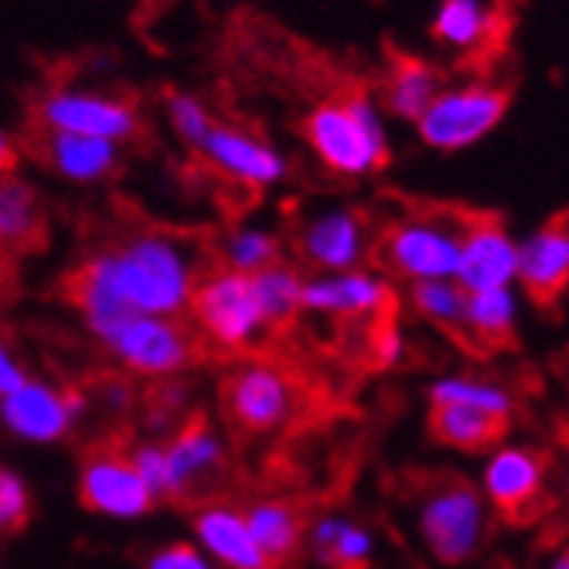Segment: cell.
I'll return each instance as SVG.
<instances>
[{"label":"cell","mask_w":569,"mask_h":569,"mask_svg":"<svg viewBox=\"0 0 569 569\" xmlns=\"http://www.w3.org/2000/svg\"><path fill=\"white\" fill-rule=\"evenodd\" d=\"M198 280L201 256L184 236L143 229L120 246L89 252L69 273L66 297L99 338L127 315L181 318Z\"/></svg>","instance_id":"obj_1"},{"label":"cell","mask_w":569,"mask_h":569,"mask_svg":"<svg viewBox=\"0 0 569 569\" xmlns=\"http://www.w3.org/2000/svg\"><path fill=\"white\" fill-rule=\"evenodd\" d=\"M41 158L51 171L72 184H96L107 181L120 168V143L82 137V133L44 130Z\"/></svg>","instance_id":"obj_21"},{"label":"cell","mask_w":569,"mask_h":569,"mask_svg":"<svg viewBox=\"0 0 569 569\" xmlns=\"http://www.w3.org/2000/svg\"><path fill=\"white\" fill-rule=\"evenodd\" d=\"M143 569H212V566H209V559H204L194 546L174 542V546H164V549L153 552Z\"/></svg>","instance_id":"obj_34"},{"label":"cell","mask_w":569,"mask_h":569,"mask_svg":"<svg viewBox=\"0 0 569 569\" xmlns=\"http://www.w3.org/2000/svg\"><path fill=\"white\" fill-rule=\"evenodd\" d=\"M430 402L433 406H440V402L471 406V409L491 412V417H501V420H511V412H515V396L505 386L488 382V379H475V376H447V379H437L430 386Z\"/></svg>","instance_id":"obj_28"},{"label":"cell","mask_w":569,"mask_h":569,"mask_svg":"<svg viewBox=\"0 0 569 569\" xmlns=\"http://www.w3.org/2000/svg\"><path fill=\"white\" fill-rule=\"evenodd\" d=\"M14 164H18V143L4 127H0V174H11Z\"/></svg>","instance_id":"obj_36"},{"label":"cell","mask_w":569,"mask_h":569,"mask_svg":"<svg viewBox=\"0 0 569 569\" xmlns=\"http://www.w3.org/2000/svg\"><path fill=\"white\" fill-rule=\"evenodd\" d=\"M188 310L194 318L198 338L222 351H249L270 331L252 273H236L226 267L201 273Z\"/></svg>","instance_id":"obj_5"},{"label":"cell","mask_w":569,"mask_h":569,"mask_svg":"<svg viewBox=\"0 0 569 569\" xmlns=\"http://www.w3.org/2000/svg\"><path fill=\"white\" fill-rule=\"evenodd\" d=\"M242 515H246V526L256 546L267 556L270 569H283L297 562L303 549V515L297 505L280 501V498H263V501H252Z\"/></svg>","instance_id":"obj_23"},{"label":"cell","mask_w":569,"mask_h":569,"mask_svg":"<svg viewBox=\"0 0 569 569\" xmlns=\"http://www.w3.org/2000/svg\"><path fill=\"white\" fill-rule=\"evenodd\" d=\"M303 310L345 321H389L396 310V290L372 270L318 273L303 280Z\"/></svg>","instance_id":"obj_12"},{"label":"cell","mask_w":569,"mask_h":569,"mask_svg":"<svg viewBox=\"0 0 569 569\" xmlns=\"http://www.w3.org/2000/svg\"><path fill=\"white\" fill-rule=\"evenodd\" d=\"M168 113H171V127L181 137V143H188L191 150H201L204 137L212 133L216 120L209 113V107L194 96V92H171L168 96Z\"/></svg>","instance_id":"obj_32"},{"label":"cell","mask_w":569,"mask_h":569,"mask_svg":"<svg viewBox=\"0 0 569 569\" xmlns=\"http://www.w3.org/2000/svg\"><path fill=\"white\" fill-rule=\"evenodd\" d=\"M113 361L143 379H174L201 358V338L181 318L127 315L96 338Z\"/></svg>","instance_id":"obj_6"},{"label":"cell","mask_w":569,"mask_h":569,"mask_svg":"<svg viewBox=\"0 0 569 569\" xmlns=\"http://www.w3.org/2000/svg\"><path fill=\"white\" fill-rule=\"evenodd\" d=\"M417 315L430 325L463 335V315H468V290H463L453 277L450 280H417L409 293Z\"/></svg>","instance_id":"obj_30"},{"label":"cell","mask_w":569,"mask_h":569,"mask_svg":"<svg viewBox=\"0 0 569 569\" xmlns=\"http://www.w3.org/2000/svg\"><path fill=\"white\" fill-rule=\"evenodd\" d=\"M303 140L338 178H369L389 164L382 110L361 86L321 99L303 120Z\"/></svg>","instance_id":"obj_2"},{"label":"cell","mask_w":569,"mask_h":569,"mask_svg":"<svg viewBox=\"0 0 569 569\" xmlns=\"http://www.w3.org/2000/svg\"><path fill=\"white\" fill-rule=\"evenodd\" d=\"M28 488L18 475L0 468V539H8L14 532H21L28 526Z\"/></svg>","instance_id":"obj_33"},{"label":"cell","mask_w":569,"mask_h":569,"mask_svg":"<svg viewBox=\"0 0 569 569\" xmlns=\"http://www.w3.org/2000/svg\"><path fill=\"white\" fill-rule=\"evenodd\" d=\"M315 559L328 569H369V559H372V536L361 529V526H351V522H341V519H318L310 526V532L303 536Z\"/></svg>","instance_id":"obj_27"},{"label":"cell","mask_w":569,"mask_h":569,"mask_svg":"<svg viewBox=\"0 0 569 569\" xmlns=\"http://www.w3.org/2000/svg\"><path fill=\"white\" fill-rule=\"evenodd\" d=\"M222 412L239 437H270L300 417L303 386L273 361H242L222 379Z\"/></svg>","instance_id":"obj_4"},{"label":"cell","mask_w":569,"mask_h":569,"mask_svg":"<svg viewBox=\"0 0 569 569\" xmlns=\"http://www.w3.org/2000/svg\"><path fill=\"white\" fill-rule=\"evenodd\" d=\"M471 212H409L392 219L379 236V263L406 280H450L457 273L460 236Z\"/></svg>","instance_id":"obj_3"},{"label":"cell","mask_w":569,"mask_h":569,"mask_svg":"<svg viewBox=\"0 0 569 569\" xmlns=\"http://www.w3.org/2000/svg\"><path fill=\"white\" fill-rule=\"evenodd\" d=\"M79 501L96 515L137 519V515H147L158 498L143 485L137 463L130 457V447L123 440H102L82 453Z\"/></svg>","instance_id":"obj_9"},{"label":"cell","mask_w":569,"mask_h":569,"mask_svg":"<svg viewBox=\"0 0 569 569\" xmlns=\"http://www.w3.org/2000/svg\"><path fill=\"white\" fill-rule=\"evenodd\" d=\"M0 270H4V249H0Z\"/></svg>","instance_id":"obj_38"},{"label":"cell","mask_w":569,"mask_h":569,"mask_svg":"<svg viewBox=\"0 0 569 569\" xmlns=\"http://www.w3.org/2000/svg\"><path fill=\"white\" fill-rule=\"evenodd\" d=\"M440 82L443 79H440L437 66H430L427 59L396 56L389 62V69H386L379 102L386 107L389 117L406 120V123H417L427 113L430 102L437 99V92L443 89Z\"/></svg>","instance_id":"obj_22"},{"label":"cell","mask_w":569,"mask_h":569,"mask_svg":"<svg viewBox=\"0 0 569 569\" xmlns=\"http://www.w3.org/2000/svg\"><path fill=\"white\" fill-rule=\"evenodd\" d=\"M430 433L443 447L478 453V450H491L508 433V420L491 417V412H481V409H471V406L440 402L430 409Z\"/></svg>","instance_id":"obj_25"},{"label":"cell","mask_w":569,"mask_h":569,"mask_svg":"<svg viewBox=\"0 0 569 569\" xmlns=\"http://www.w3.org/2000/svg\"><path fill=\"white\" fill-rule=\"evenodd\" d=\"M82 412V396L76 389H56L41 379H24L18 389L0 396V423L14 437L31 443L62 440Z\"/></svg>","instance_id":"obj_14"},{"label":"cell","mask_w":569,"mask_h":569,"mask_svg":"<svg viewBox=\"0 0 569 569\" xmlns=\"http://www.w3.org/2000/svg\"><path fill=\"white\" fill-rule=\"evenodd\" d=\"M252 283H256V293H260L270 328L290 325L303 310V277L293 267L273 263L260 273H252Z\"/></svg>","instance_id":"obj_31"},{"label":"cell","mask_w":569,"mask_h":569,"mask_svg":"<svg viewBox=\"0 0 569 569\" xmlns=\"http://www.w3.org/2000/svg\"><path fill=\"white\" fill-rule=\"evenodd\" d=\"M511 89L495 82H463L440 89L427 113L417 120V130L433 150H468L481 143L508 113Z\"/></svg>","instance_id":"obj_7"},{"label":"cell","mask_w":569,"mask_h":569,"mask_svg":"<svg viewBox=\"0 0 569 569\" xmlns=\"http://www.w3.org/2000/svg\"><path fill=\"white\" fill-rule=\"evenodd\" d=\"M542 485H546V457L529 447H501L491 453L485 468V495L508 519H522L539 501Z\"/></svg>","instance_id":"obj_19"},{"label":"cell","mask_w":569,"mask_h":569,"mask_svg":"<svg viewBox=\"0 0 569 569\" xmlns=\"http://www.w3.org/2000/svg\"><path fill=\"white\" fill-rule=\"evenodd\" d=\"M24 379H28V372L21 366L18 351L4 338H0V396H8L11 389H18Z\"/></svg>","instance_id":"obj_35"},{"label":"cell","mask_w":569,"mask_h":569,"mask_svg":"<svg viewBox=\"0 0 569 569\" xmlns=\"http://www.w3.org/2000/svg\"><path fill=\"white\" fill-rule=\"evenodd\" d=\"M168 453V501L178 505H204L212 501V491L222 488L229 475V450L222 437L212 430L204 417H188L171 443H164Z\"/></svg>","instance_id":"obj_10"},{"label":"cell","mask_w":569,"mask_h":569,"mask_svg":"<svg viewBox=\"0 0 569 569\" xmlns=\"http://www.w3.org/2000/svg\"><path fill=\"white\" fill-rule=\"evenodd\" d=\"M515 321H519V300H515L511 287L468 293L463 341L481 348H505L515 341Z\"/></svg>","instance_id":"obj_26"},{"label":"cell","mask_w":569,"mask_h":569,"mask_svg":"<svg viewBox=\"0 0 569 569\" xmlns=\"http://www.w3.org/2000/svg\"><path fill=\"white\" fill-rule=\"evenodd\" d=\"M222 267L236 273H260L280 263V239L260 226H236L219 239Z\"/></svg>","instance_id":"obj_29"},{"label":"cell","mask_w":569,"mask_h":569,"mask_svg":"<svg viewBox=\"0 0 569 569\" xmlns=\"http://www.w3.org/2000/svg\"><path fill=\"white\" fill-rule=\"evenodd\" d=\"M552 569H569V549L556 556V562H552Z\"/></svg>","instance_id":"obj_37"},{"label":"cell","mask_w":569,"mask_h":569,"mask_svg":"<svg viewBox=\"0 0 569 569\" xmlns=\"http://www.w3.org/2000/svg\"><path fill=\"white\" fill-rule=\"evenodd\" d=\"M34 117L41 130L82 133L113 143H127L140 127L137 107L130 99L92 89H51L38 99Z\"/></svg>","instance_id":"obj_11"},{"label":"cell","mask_w":569,"mask_h":569,"mask_svg":"<svg viewBox=\"0 0 569 569\" xmlns=\"http://www.w3.org/2000/svg\"><path fill=\"white\" fill-rule=\"evenodd\" d=\"M495 4H508V0H495Z\"/></svg>","instance_id":"obj_39"},{"label":"cell","mask_w":569,"mask_h":569,"mask_svg":"<svg viewBox=\"0 0 569 569\" xmlns=\"http://www.w3.org/2000/svg\"><path fill=\"white\" fill-rule=\"evenodd\" d=\"M515 273H519V242L511 239L505 222L498 216H468L453 280L468 293H478L511 287Z\"/></svg>","instance_id":"obj_15"},{"label":"cell","mask_w":569,"mask_h":569,"mask_svg":"<svg viewBox=\"0 0 569 569\" xmlns=\"http://www.w3.org/2000/svg\"><path fill=\"white\" fill-rule=\"evenodd\" d=\"M198 153L222 178H229L232 184H242V188H273L290 171L287 158L273 143L256 137L252 130L229 127V123H216Z\"/></svg>","instance_id":"obj_16"},{"label":"cell","mask_w":569,"mask_h":569,"mask_svg":"<svg viewBox=\"0 0 569 569\" xmlns=\"http://www.w3.org/2000/svg\"><path fill=\"white\" fill-rule=\"evenodd\" d=\"M44 236V212L41 198L31 181L11 174H0V249L21 252L34 249Z\"/></svg>","instance_id":"obj_24"},{"label":"cell","mask_w":569,"mask_h":569,"mask_svg":"<svg viewBox=\"0 0 569 569\" xmlns=\"http://www.w3.org/2000/svg\"><path fill=\"white\" fill-rule=\"evenodd\" d=\"M297 256L318 273H341L361 267L369 256V222L355 209H321L307 216L293 236Z\"/></svg>","instance_id":"obj_13"},{"label":"cell","mask_w":569,"mask_h":569,"mask_svg":"<svg viewBox=\"0 0 569 569\" xmlns=\"http://www.w3.org/2000/svg\"><path fill=\"white\" fill-rule=\"evenodd\" d=\"M488 532V511L478 488L443 478L420 501V536L440 562H468Z\"/></svg>","instance_id":"obj_8"},{"label":"cell","mask_w":569,"mask_h":569,"mask_svg":"<svg viewBox=\"0 0 569 569\" xmlns=\"http://www.w3.org/2000/svg\"><path fill=\"white\" fill-rule=\"evenodd\" d=\"M515 280L539 307L556 303L569 290V212L546 219L532 236H526Z\"/></svg>","instance_id":"obj_17"},{"label":"cell","mask_w":569,"mask_h":569,"mask_svg":"<svg viewBox=\"0 0 569 569\" xmlns=\"http://www.w3.org/2000/svg\"><path fill=\"white\" fill-rule=\"evenodd\" d=\"M194 536L216 562L226 569H270L267 556L256 546L246 515L226 501H204L194 511Z\"/></svg>","instance_id":"obj_20"},{"label":"cell","mask_w":569,"mask_h":569,"mask_svg":"<svg viewBox=\"0 0 569 569\" xmlns=\"http://www.w3.org/2000/svg\"><path fill=\"white\" fill-rule=\"evenodd\" d=\"M505 4L495 0H440L433 18V38L457 56H495L508 38Z\"/></svg>","instance_id":"obj_18"}]
</instances>
